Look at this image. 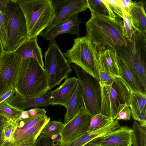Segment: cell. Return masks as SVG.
I'll use <instances>...</instances> for the list:
<instances>
[{"label": "cell", "mask_w": 146, "mask_h": 146, "mask_svg": "<svg viewBox=\"0 0 146 146\" xmlns=\"http://www.w3.org/2000/svg\"><path fill=\"white\" fill-rule=\"evenodd\" d=\"M85 25V36L92 42L98 52L122 48L127 44L123 22L121 18L112 19L92 15Z\"/></svg>", "instance_id": "1"}, {"label": "cell", "mask_w": 146, "mask_h": 146, "mask_svg": "<svg viewBox=\"0 0 146 146\" xmlns=\"http://www.w3.org/2000/svg\"><path fill=\"white\" fill-rule=\"evenodd\" d=\"M15 90L16 92L24 97L39 96L50 90L48 74L35 59L22 60Z\"/></svg>", "instance_id": "2"}, {"label": "cell", "mask_w": 146, "mask_h": 146, "mask_svg": "<svg viewBox=\"0 0 146 146\" xmlns=\"http://www.w3.org/2000/svg\"><path fill=\"white\" fill-rule=\"evenodd\" d=\"M116 50L119 58L146 92V35L136 30L125 46Z\"/></svg>", "instance_id": "3"}, {"label": "cell", "mask_w": 146, "mask_h": 146, "mask_svg": "<svg viewBox=\"0 0 146 146\" xmlns=\"http://www.w3.org/2000/svg\"><path fill=\"white\" fill-rule=\"evenodd\" d=\"M24 15L26 40L36 37L50 25L53 15L52 0H17Z\"/></svg>", "instance_id": "4"}, {"label": "cell", "mask_w": 146, "mask_h": 146, "mask_svg": "<svg viewBox=\"0 0 146 146\" xmlns=\"http://www.w3.org/2000/svg\"><path fill=\"white\" fill-rule=\"evenodd\" d=\"M64 54L70 64H74L99 81V52L92 42L85 36L74 39L72 47Z\"/></svg>", "instance_id": "5"}, {"label": "cell", "mask_w": 146, "mask_h": 146, "mask_svg": "<svg viewBox=\"0 0 146 146\" xmlns=\"http://www.w3.org/2000/svg\"><path fill=\"white\" fill-rule=\"evenodd\" d=\"M44 57V69L51 90L68 78L72 68L55 40L50 43Z\"/></svg>", "instance_id": "6"}, {"label": "cell", "mask_w": 146, "mask_h": 146, "mask_svg": "<svg viewBox=\"0 0 146 146\" xmlns=\"http://www.w3.org/2000/svg\"><path fill=\"white\" fill-rule=\"evenodd\" d=\"M71 66L80 84L86 110L92 116L100 113L101 91L99 82L80 67L73 64Z\"/></svg>", "instance_id": "7"}, {"label": "cell", "mask_w": 146, "mask_h": 146, "mask_svg": "<svg viewBox=\"0 0 146 146\" xmlns=\"http://www.w3.org/2000/svg\"><path fill=\"white\" fill-rule=\"evenodd\" d=\"M17 0H10L6 8L8 20V46L6 51H14L26 39V23Z\"/></svg>", "instance_id": "8"}, {"label": "cell", "mask_w": 146, "mask_h": 146, "mask_svg": "<svg viewBox=\"0 0 146 146\" xmlns=\"http://www.w3.org/2000/svg\"><path fill=\"white\" fill-rule=\"evenodd\" d=\"M22 56L14 51H4L0 56V97L15 88Z\"/></svg>", "instance_id": "9"}, {"label": "cell", "mask_w": 146, "mask_h": 146, "mask_svg": "<svg viewBox=\"0 0 146 146\" xmlns=\"http://www.w3.org/2000/svg\"><path fill=\"white\" fill-rule=\"evenodd\" d=\"M92 116L83 105L73 118L64 125L60 133L59 143H68L87 132Z\"/></svg>", "instance_id": "10"}, {"label": "cell", "mask_w": 146, "mask_h": 146, "mask_svg": "<svg viewBox=\"0 0 146 146\" xmlns=\"http://www.w3.org/2000/svg\"><path fill=\"white\" fill-rule=\"evenodd\" d=\"M53 15L49 26L40 35L44 38L59 22L72 15L84 11L87 8L86 0H52Z\"/></svg>", "instance_id": "11"}, {"label": "cell", "mask_w": 146, "mask_h": 146, "mask_svg": "<svg viewBox=\"0 0 146 146\" xmlns=\"http://www.w3.org/2000/svg\"><path fill=\"white\" fill-rule=\"evenodd\" d=\"M78 80L75 77L66 79L58 88L52 91L51 106L59 105L67 108L76 87Z\"/></svg>", "instance_id": "12"}, {"label": "cell", "mask_w": 146, "mask_h": 146, "mask_svg": "<svg viewBox=\"0 0 146 146\" xmlns=\"http://www.w3.org/2000/svg\"><path fill=\"white\" fill-rule=\"evenodd\" d=\"M78 14L72 15L59 22L51 29L44 38L51 42L57 36L64 34L69 33L80 36L79 27L82 23L79 19Z\"/></svg>", "instance_id": "13"}, {"label": "cell", "mask_w": 146, "mask_h": 146, "mask_svg": "<svg viewBox=\"0 0 146 146\" xmlns=\"http://www.w3.org/2000/svg\"><path fill=\"white\" fill-rule=\"evenodd\" d=\"M112 84L100 86L101 100L100 113L114 120L117 116V110L120 103Z\"/></svg>", "instance_id": "14"}, {"label": "cell", "mask_w": 146, "mask_h": 146, "mask_svg": "<svg viewBox=\"0 0 146 146\" xmlns=\"http://www.w3.org/2000/svg\"><path fill=\"white\" fill-rule=\"evenodd\" d=\"M52 91H48L41 96L35 97H24L16 92L7 103L19 110L24 111L30 108H39L51 106L50 99Z\"/></svg>", "instance_id": "15"}, {"label": "cell", "mask_w": 146, "mask_h": 146, "mask_svg": "<svg viewBox=\"0 0 146 146\" xmlns=\"http://www.w3.org/2000/svg\"><path fill=\"white\" fill-rule=\"evenodd\" d=\"M132 132L127 126H120L102 137L100 146H132Z\"/></svg>", "instance_id": "16"}, {"label": "cell", "mask_w": 146, "mask_h": 146, "mask_svg": "<svg viewBox=\"0 0 146 146\" xmlns=\"http://www.w3.org/2000/svg\"><path fill=\"white\" fill-rule=\"evenodd\" d=\"M133 119L146 126V93L132 91L129 102Z\"/></svg>", "instance_id": "17"}, {"label": "cell", "mask_w": 146, "mask_h": 146, "mask_svg": "<svg viewBox=\"0 0 146 146\" xmlns=\"http://www.w3.org/2000/svg\"><path fill=\"white\" fill-rule=\"evenodd\" d=\"M98 52V70H101L115 78L120 77L116 49H106Z\"/></svg>", "instance_id": "18"}, {"label": "cell", "mask_w": 146, "mask_h": 146, "mask_svg": "<svg viewBox=\"0 0 146 146\" xmlns=\"http://www.w3.org/2000/svg\"><path fill=\"white\" fill-rule=\"evenodd\" d=\"M22 55V60L30 58L35 59L41 66L44 68L42 50L35 37L23 41L14 51Z\"/></svg>", "instance_id": "19"}, {"label": "cell", "mask_w": 146, "mask_h": 146, "mask_svg": "<svg viewBox=\"0 0 146 146\" xmlns=\"http://www.w3.org/2000/svg\"><path fill=\"white\" fill-rule=\"evenodd\" d=\"M128 13L136 30L146 35V15L143 3L132 1Z\"/></svg>", "instance_id": "20"}, {"label": "cell", "mask_w": 146, "mask_h": 146, "mask_svg": "<svg viewBox=\"0 0 146 146\" xmlns=\"http://www.w3.org/2000/svg\"><path fill=\"white\" fill-rule=\"evenodd\" d=\"M83 105L82 89L78 80L75 91L66 108L64 116V125L73 118Z\"/></svg>", "instance_id": "21"}, {"label": "cell", "mask_w": 146, "mask_h": 146, "mask_svg": "<svg viewBox=\"0 0 146 146\" xmlns=\"http://www.w3.org/2000/svg\"><path fill=\"white\" fill-rule=\"evenodd\" d=\"M118 63L120 78L126 83L131 90L134 92L146 93L127 66L118 56Z\"/></svg>", "instance_id": "22"}, {"label": "cell", "mask_w": 146, "mask_h": 146, "mask_svg": "<svg viewBox=\"0 0 146 146\" xmlns=\"http://www.w3.org/2000/svg\"><path fill=\"white\" fill-rule=\"evenodd\" d=\"M112 86L117 94L120 104H126L129 106V102L132 91L126 83L120 77L115 78Z\"/></svg>", "instance_id": "23"}, {"label": "cell", "mask_w": 146, "mask_h": 146, "mask_svg": "<svg viewBox=\"0 0 146 146\" xmlns=\"http://www.w3.org/2000/svg\"><path fill=\"white\" fill-rule=\"evenodd\" d=\"M132 145L133 146H146V127L135 121L132 125Z\"/></svg>", "instance_id": "24"}, {"label": "cell", "mask_w": 146, "mask_h": 146, "mask_svg": "<svg viewBox=\"0 0 146 146\" xmlns=\"http://www.w3.org/2000/svg\"><path fill=\"white\" fill-rule=\"evenodd\" d=\"M88 8L91 15L105 17L112 19L113 17L108 7L102 0H86Z\"/></svg>", "instance_id": "25"}, {"label": "cell", "mask_w": 146, "mask_h": 146, "mask_svg": "<svg viewBox=\"0 0 146 146\" xmlns=\"http://www.w3.org/2000/svg\"><path fill=\"white\" fill-rule=\"evenodd\" d=\"M114 120L99 113L91 117L88 131H91L101 128L110 124Z\"/></svg>", "instance_id": "26"}, {"label": "cell", "mask_w": 146, "mask_h": 146, "mask_svg": "<svg viewBox=\"0 0 146 146\" xmlns=\"http://www.w3.org/2000/svg\"><path fill=\"white\" fill-rule=\"evenodd\" d=\"M64 125V123L60 121L50 120L43 128L41 134L50 137L60 135Z\"/></svg>", "instance_id": "27"}, {"label": "cell", "mask_w": 146, "mask_h": 146, "mask_svg": "<svg viewBox=\"0 0 146 146\" xmlns=\"http://www.w3.org/2000/svg\"><path fill=\"white\" fill-rule=\"evenodd\" d=\"M23 111L14 108L7 102L0 103V115L8 120H16Z\"/></svg>", "instance_id": "28"}, {"label": "cell", "mask_w": 146, "mask_h": 146, "mask_svg": "<svg viewBox=\"0 0 146 146\" xmlns=\"http://www.w3.org/2000/svg\"><path fill=\"white\" fill-rule=\"evenodd\" d=\"M0 39L4 51H6L8 46V20L7 15L0 11Z\"/></svg>", "instance_id": "29"}, {"label": "cell", "mask_w": 146, "mask_h": 146, "mask_svg": "<svg viewBox=\"0 0 146 146\" xmlns=\"http://www.w3.org/2000/svg\"><path fill=\"white\" fill-rule=\"evenodd\" d=\"M108 7L113 19L123 18V11L121 7L120 0H103Z\"/></svg>", "instance_id": "30"}, {"label": "cell", "mask_w": 146, "mask_h": 146, "mask_svg": "<svg viewBox=\"0 0 146 146\" xmlns=\"http://www.w3.org/2000/svg\"><path fill=\"white\" fill-rule=\"evenodd\" d=\"M123 29L124 36L127 41H130L134 33L136 31L127 12H123Z\"/></svg>", "instance_id": "31"}, {"label": "cell", "mask_w": 146, "mask_h": 146, "mask_svg": "<svg viewBox=\"0 0 146 146\" xmlns=\"http://www.w3.org/2000/svg\"><path fill=\"white\" fill-rule=\"evenodd\" d=\"M131 115L129 107L126 104H120L117 110V116L115 120H128L131 119Z\"/></svg>", "instance_id": "32"}, {"label": "cell", "mask_w": 146, "mask_h": 146, "mask_svg": "<svg viewBox=\"0 0 146 146\" xmlns=\"http://www.w3.org/2000/svg\"><path fill=\"white\" fill-rule=\"evenodd\" d=\"M59 140H52L40 134L32 146H59Z\"/></svg>", "instance_id": "33"}, {"label": "cell", "mask_w": 146, "mask_h": 146, "mask_svg": "<svg viewBox=\"0 0 146 146\" xmlns=\"http://www.w3.org/2000/svg\"><path fill=\"white\" fill-rule=\"evenodd\" d=\"M98 75L100 86L112 84L115 78L109 73L101 70H98Z\"/></svg>", "instance_id": "34"}, {"label": "cell", "mask_w": 146, "mask_h": 146, "mask_svg": "<svg viewBox=\"0 0 146 146\" xmlns=\"http://www.w3.org/2000/svg\"><path fill=\"white\" fill-rule=\"evenodd\" d=\"M16 120H8L5 124L4 132L5 139H10L11 137L12 133L13 127L16 123Z\"/></svg>", "instance_id": "35"}, {"label": "cell", "mask_w": 146, "mask_h": 146, "mask_svg": "<svg viewBox=\"0 0 146 146\" xmlns=\"http://www.w3.org/2000/svg\"><path fill=\"white\" fill-rule=\"evenodd\" d=\"M15 93V88H12L0 97V103L4 102H7Z\"/></svg>", "instance_id": "36"}, {"label": "cell", "mask_w": 146, "mask_h": 146, "mask_svg": "<svg viewBox=\"0 0 146 146\" xmlns=\"http://www.w3.org/2000/svg\"><path fill=\"white\" fill-rule=\"evenodd\" d=\"M132 1L128 0H120L121 7L123 12L128 13L129 8L132 3Z\"/></svg>", "instance_id": "37"}, {"label": "cell", "mask_w": 146, "mask_h": 146, "mask_svg": "<svg viewBox=\"0 0 146 146\" xmlns=\"http://www.w3.org/2000/svg\"><path fill=\"white\" fill-rule=\"evenodd\" d=\"M30 115L34 116L46 111L44 109L40 108H34L28 110Z\"/></svg>", "instance_id": "38"}, {"label": "cell", "mask_w": 146, "mask_h": 146, "mask_svg": "<svg viewBox=\"0 0 146 146\" xmlns=\"http://www.w3.org/2000/svg\"><path fill=\"white\" fill-rule=\"evenodd\" d=\"M10 0H0V11L4 14L7 15L6 8Z\"/></svg>", "instance_id": "39"}, {"label": "cell", "mask_w": 146, "mask_h": 146, "mask_svg": "<svg viewBox=\"0 0 146 146\" xmlns=\"http://www.w3.org/2000/svg\"><path fill=\"white\" fill-rule=\"evenodd\" d=\"M102 137L95 139L87 143L83 146H100V143Z\"/></svg>", "instance_id": "40"}, {"label": "cell", "mask_w": 146, "mask_h": 146, "mask_svg": "<svg viewBox=\"0 0 146 146\" xmlns=\"http://www.w3.org/2000/svg\"><path fill=\"white\" fill-rule=\"evenodd\" d=\"M30 116V115L28 110L23 111L18 118L17 119H22L28 118Z\"/></svg>", "instance_id": "41"}, {"label": "cell", "mask_w": 146, "mask_h": 146, "mask_svg": "<svg viewBox=\"0 0 146 146\" xmlns=\"http://www.w3.org/2000/svg\"><path fill=\"white\" fill-rule=\"evenodd\" d=\"M4 52L2 48L1 43L0 40V56L1 55L2 52Z\"/></svg>", "instance_id": "42"}, {"label": "cell", "mask_w": 146, "mask_h": 146, "mask_svg": "<svg viewBox=\"0 0 146 146\" xmlns=\"http://www.w3.org/2000/svg\"><path fill=\"white\" fill-rule=\"evenodd\" d=\"M0 41H1V39H0Z\"/></svg>", "instance_id": "43"}]
</instances>
